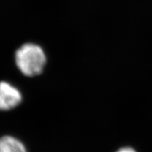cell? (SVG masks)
Segmentation results:
<instances>
[{"instance_id": "1", "label": "cell", "mask_w": 152, "mask_h": 152, "mask_svg": "<svg viewBox=\"0 0 152 152\" xmlns=\"http://www.w3.org/2000/svg\"><path fill=\"white\" fill-rule=\"evenodd\" d=\"M15 63L19 71L28 77L42 73L47 63L45 51L35 43H26L15 52Z\"/></svg>"}, {"instance_id": "2", "label": "cell", "mask_w": 152, "mask_h": 152, "mask_svg": "<svg viewBox=\"0 0 152 152\" xmlns=\"http://www.w3.org/2000/svg\"><path fill=\"white\" fill-rule=\"evenodd\" d=\"M20 90L7 82H0V110L9 111L18 106L22 102Z\"/></svg>"}, {"instance_id": "3", "label": "cell", "mask_w": 152, "mask_h": 152, "mask_svg": "<svg viewBox=\"0 0 152 152\" xmlns=\"http://www.w3.org/2000/svg\"><path fill=\"white\" fill-rule=\"evenodd\" d=\"M0 152H28L22 142L14 137L6 135L0 138Z\"/></svg>"}, {"instance_id": "4", "label": "cell", "mask_w": 152, "mask_h": 152, "mask_svg": "<svg viewBox=\"0 0 152 152\" xmlns=\"http://www.w3.org/2000/svg\"><path fill=\"white\" fill-rule=\"evenodd\" d=\"M116 152H136V151L130 147H123L118 150Z\"/></svg>"}]
</instances>
